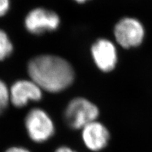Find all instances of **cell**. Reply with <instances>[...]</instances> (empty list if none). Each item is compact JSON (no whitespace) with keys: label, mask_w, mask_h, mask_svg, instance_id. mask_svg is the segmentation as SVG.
Here are the masks:
<instances>
[{"label":"cell","mask_w":152,"mask_h":152,"mask_svg":"<svg viewBox=\"0 0 152 152\" xmlns=\"http://www.w3.org/2000/svg\"><path fill=\"white\" fill-rule=\"evenodd\" d=\"M30 79L42 90L57 93L68 88L75 78L69 62L54 55H41L30 60L28 66Z\"/></svg>","instance_id":"1"},{"label":"cell","mask_w":152,"mask_h":152,"mask_svg":"<svg viewBox=\"0 0 152 152\" xmlns=\"http://www.w3.org/2000/svg\"><path fill=\"white\" fill-rule=\"evenodd\" d=\"M99 111L95 104L83 97L73 99L68 104L64 112V118L70 128L83 129L96 121Z\"/></svg>","instance_id":"2"},{"label":"cell","mask_w":152,"mask_h":152,"mask_svg":"<svg viewBox=\"0 0 152 152\" xmlns=\"http://www.w3.org/2000/svg\"><path fill=\"white\" fill-rule=\"evenodd\" d=\"M25 125L28 136L37 143L47 141L54 134L55 127L52 118L41 109H33L28 112Z\"/></svg>","instance_id":"3"},{"label":"cell","mask_w":152,"mask_h":152,"mask_svg":"<svg viewBox=\"0 0 152 152\" xmlns=\"http://www.w3.org/2000/svg\"><path fill=\"white\" fill-rule=\"evenodd\" d=\"M61 20L54 11L38 7L28 13L25 18V27L33 35H42L52 32L58 28Z\"/></svg>","instance_id":"4"},{"label":"cell","mask_w":152,"mask_h":152,"mask_svg":"<svg viewBox=\"0 0 152 152\" xmlns=\"http://www.w3.org/2000/svg\"><path fill=\"white\" fill-rule=\"evenodd\" d=\"M115 40L125 49L140 45L144 39V29L141 23L135 18L121 19L114 28Z\"/></svg>","instance_id":"5"},{"label":"cell","mask_w":152,"mask_h":152,"mask_svg":"<svg viewBox=\"0 0 152 152\" xmlns=\"http://www.w3.org/2000/svg\"><path fill=\"white\" fill-rule=\"evenodd\" d=\"M42 96V90L32 80H20L10 89V99L17 108L24 107L30 102H37Z\"/></svg>","instance_id":"6"},{"label":"cell","mask_w":152,"mask_h":152,"mask_svg":"<svg viewBox=\"0 0 152 152\" xmlns=\"http://www.w3.org/2000/svg\"><path fill=\"white\" fill-rule=\"evenodd\" d=\"M91 53L95 64L102 71H111L116 66L118 61L116 48L109 39H98L93 44Z\"/></svg>","instance_id":"7"},{"label":"cell","mask_w":152,"mask_h":152,"mask_svg":"<svg viewBox=\"0 0 152 152\" xmlns=\"http://www.w3.org/2000/svg\"><path fill=\"white\" fill-rule=\"evenodd\" d=\"M82 138L87 149L96 152L107 146L110 134L102 123L94 121L82 129Z\"/></svg>","instance_id":"8"},{"label":"cell","mask_w":152,"mask_h":152,"mask_svg":"<svg viewBox=\"0 0 152 152\" xmlns=\"http://www.w3.org/2000/svg\"><path fill=\"white\" fill-rule=\"evenodd\" d=\"M13 49V44L7 34L4 30H0V61L4 60L10 56Z\"/></svg>","instance_id":"9"},{"label":"cell","mask_w":152,"mask_h":152,"mask_svg":"<svg viewBox=\"0 0 152 152\" xmlns=\"http://www.w3.org/2000/svg\"><path fill=\"white\" fill-rule=\"evenodd\" d=\"M9 102H11L10 90L7 85L0 80V114L5 111Z\"/></svg>","instance_id":"10"},{"label":"cell","mask_w":152,"mask_h":152,"mask_svg":"<svg viewBox=\"0 0 152 152\" xmlns=\"http://www.w3.org/2000/svg\"><path fill=\"white\" fill-rule=\"evenodd\" d=\"M10 8V0H0V17L4 16Z\"/></svg>","instance_id":"11"},{"label":"cell","mask_w":152,"mask_h":152,"mask_svg":"<svg viewBox=\"0 0 152 152\" xmlns=\"http://www.w3.org/2000/svg\"><path fill=\"white\" fill-rule=\"evenodd\" d=\"M5 152H30L28 151L27 149L23 147H14L9 148Z\"/></svg>","instance_id":"12"},{"label":"cell","mask_w":152,"mask_h":152,"mask_svg":"<svg viewBox=\"0 0 152 152\" xmlns=\"http://www.w3.org/2000/svg\"><path fill=\"white\" fill-rule=\"evenodd\" d=\"M55 152H76V151L68 147H61L59 148H58V149L55 151Z\"/></svg>","instance_id":"13"},{"label":"cell","mask_w":152,"mask_h":152,"mask_svg":"<svg viewBox=\"0 0 152 152\" xmlns=\"http://www.w3.org/2000/svg\"><path fill=\"white\" fill-rule=\"evenodd\" d=\"M74 1L78 4H84L85 2H87V1H90V0H74Z\"/></svg>","instance_id":"14"}]
</instances>
